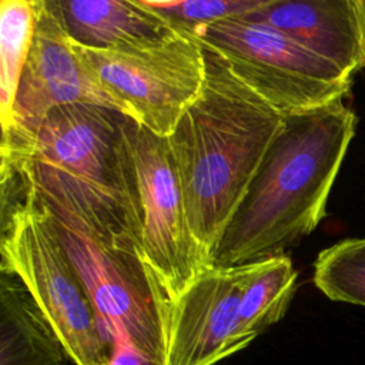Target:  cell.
<instances>
[{"mask_svg":"<svg viewBox=\"0 0 365 365\" xmlns=\"http://www.w3.org/2000/svg\"><path fill=\"white\" fill-rule=\"evenodd\" d=\"M124 118L90 103L58 106L30 137L0 145V168L19 174L57 221L97 244L143 255L141 201Z\"/></svg>","mask_w":365,"mask_h":365,"instance_id":"1","label":"cell"},{"mask_svg":"<svg viewBox=\"0 0 365 365\" xmlns=\"http://www.w3.org/2000/svg\"><path fill=\"white\" fill-rule=\"evenodd\" d=\"M356 123L342 101L285 115L218 241L212 267L282 255L309 235L327 214Z\"/></svg>","mask_w":365,"mask_h":365,"instance_id":"2","label":"cell"},{"mask_svg":"<svg viewBox=\"0 0 365 365\" xmlns=\"http://www.w3.org/2000/svg\"><path fill=\"white\" fill-rule=\"evenodd\" d=\"M204 50L198 98L167 137L190 231L212 267V254L284 117Z\"/></svg>","mask_w":365,"mask_h":365,"instance_id":"3","label":"cell"},{"mask_svg":"<svg viewBox=\"0 0 365 365\" xmlns=\"http://www.w3.org/2000/svg\"><path fill=\"white\" fill-rule=\"evenodd\" d=\"M4 170V168H1ZM0 269L29 289L76 365H106L113 341L46 204L11 170L0 173Z\"/></svg>","mask_w":365,"mask_h":365,"instance_id":"4","label":"cell"},{"mask_svg":"<svg viewBox=\"0 0 365 365\" xmlns=\"http://www.w3.org/2000/svg\"><path fill=\"white\" fill-rule=\"evenodd\" d=\"M73 50L91 80L117 111L155 135L167 138L204 84L201 43L174 30L168 36L123 50Z\"/></svg>","mask_w":365,"mask_h":365,"instance_id":"5","label":"cell"},{"mask_svg":"<svg viewBox=\"0 0 365 365\" xmlns=\"http://www.w3.org/2000/svg\"><path fill=\"white\" fill-rule=\"evenodd\" d=\"M191 36L282 117L342 101L351 91L352 77L269 26L231 19Z\"/></svg>","mask_w":365,"mask_h":365,"instance_id":"6","label":"cell"},{"mask_svg":"<svg viewBox=\"0 0 365 365\" xmlns=\"http://www.w3.org/2000/svg\"><path fill=\"white\" fill-rule=\"evenodd\" d=\"M53 220L111 341L123 338L167 362L174 301L143 255L97 244Z\"/></svg>","mask_w":365,"mask_h":365,"instance_id":"7","label":"cell"},{"mask_svg":"<svg viewBox=\"0 0 365 365\" xmlns=\"http://www.w3.org/2000/svg\"><path fill=\"white\" fill-rule=\"evenodd\" d=\"M124 133L140 191L143 257L175 301L211 265L190 231L167 138L153 134L127 115Z\"/></svg>","mask_w":365,"mask_h":365,"instance_id":"8","label":"cell"},{"mask_svg":"<svg viewBox=\"0 0 365 365\" xmlns=\"http://www.w3.org/2000/svg\"><path fill=\"white\" fill-rule=\"evenodd\" d=\"M36 29L24 64L9 127L1 144L30 137L56 107L90 103L114 108L76 56L56 0H34Z\"/></svg>","mask_w":365,"mask_h":365,"instance_id":"9","label":"cell"},{"mask_svg":"<svg viewBox=\"0 0 365 365\" xmlns=\"http://www.w3.org/2000/svg\"><path fill=\"white\" fill-rule=\"evenodd\" d=\"M257 262L210 267L174 301L167 365H214L245 348L240 304Z\"/></svg>","mask_w":365,"mask_h":365,"instance_id":"10","label":"cell"},{"mask_svg":"<svg viewBox=\"0 0 365 365\" xmlns=\"http://www.w3.org/2000/svg\"><path fill=\"white\" fill-rule=\"evenodd\" d=\"M240 19L287 34L349 77L365 68L364 0H267Z\"/></svg>","mask_w":365,"mask_h":365,"instance_id":"11","label":"cell"},{"mask_svg":"<svg viewBox=\"0 0 365 365\" xmlns=\"http://www.w3.org/2000/svg\"><path fill=\"white\" fill-rule=\"evenodd\" d=\"M56 4L68 37L87 48H130L175 30L143 0H56Z\"/></svg>","mask_w":365,"mask_h":365,"instance_id":"12","label":"cell"},{"mask_svg":"<svg viewBox=\"0 0 365 365\" xmlns=\"http://www.w3.org/2000/svg\"><path fill=\"white\" fill-rule=\"evenodd\" d=\"M67 352L20 281L0 269V365H66Z\"/></svg>","mask_w":365,"mask_h":365,"instance_id":"13","label":"cell"},{"mask_svg":"<svg viewBox=\"0 0 365 365\" xmlns=\"http://www.w3.org/2000/svg\"><path fill=\"white\" fill-rule=\"evenodd\" d=\"M297 277L287 254L257 262L240 304L241 331L248 342L285 315L297 289Z\"/></svg>","mask_w":365,"mask_h":365,"instance_id":"14","label":"cell"},{"mask_svg":"<svg viewBox=\"0 0 365 365\" xmlns=\"http://www.w3.org/2000/svg\"><path fill=\"white\" fill-rule=\"evenodd\" d=\"M36 29L34 0L0 1V123L11 121L19 81L30 54Z\"/></svg>","mask_w":365,"mask_h":365,"instance_id":"15","label":"cell"},{"mask_svg":"<svg viewBox=\"0 0 365 365\" xmlns=\"http://www.w3.org/2000/svg\"><path fill=\"white\" fill-rule=\"evenodd\" d=\"M312 281L332 301L365 307V237L345 238L322 250Z\"/></svg>","mask_w":365,"mask_h":365,"instance_id":"16","label":"cell"},{"mask_svg":"<svg viewBox=\"0 0 365 365\" xmlns=\"http://www.w3.org/2000/svg\"><path fill=\"white\" fill-rule=\"evenodd\" d=\"M145 6L163 16L173 29L194 34L218 21L240 19L262 7L267 0H143Z\"/></svg>","mask_w":365,"mask_h":365,"instance_id":"17","label":"cell"},{"mask_svg":"<svg viewBox=\"0 0 365 365\" xmlns=\"http://www.w3.org/2000/svg\"><path fill=\"white\" fill-rule=\"evenodd\" d=\"M106 365H167V362L154 359L123 338H113V349Z\"/></svg>","mask_w":365,"mask_h":365,"instance_id":"18","label":"cell"}]
</instances>
